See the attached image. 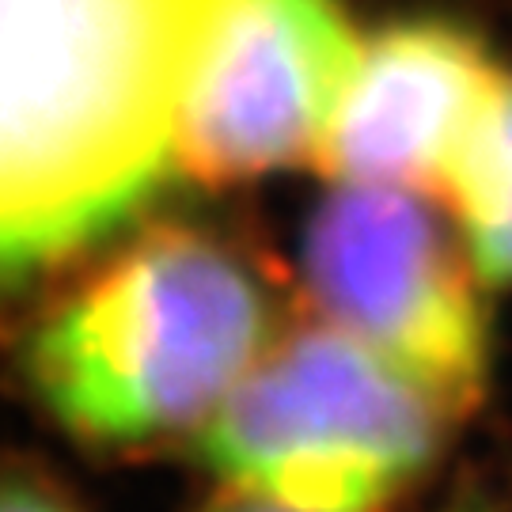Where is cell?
<instances>
[{
    "mask_svg": "<svg viewBox=\"0 0 512 512\" xmlns=\"http://www.w3.org/2000/svg\"><path fill=\"white\" fill-rule=\"evenodd\" d=\"M198 0H0V281L129 217L171 164Z\"/></svg>",
    "mask_w": 512,
    "mask_h": 512,
    "instance_id": "6da1fadb",
    "label": "cell"
},
{
    "mask_svg": "<svg viewBox=\"0 0 512 512\" xmlns=\"http://www.w3.org/2000/svg\"><path fill=\"white\" fill-rule=\"evenodd\" d=\"M270 300L220 243L164 232L69 300L31 349L38 395L76 437L198 433L266 353Z\"/></svg>",
    "mask_w": 512,
    "mask_h": 512,
    "instance_id": "7a4b0ae2",
    "label": "cell"
},
{
    "mask_svg": "<svg viewBox=\"0 0 512 512\" xmlns=\"http://www.w3.org/2000/svg\"><path fill=\"white\" fill-rule=\"evenodd\" d=\"M448 410L338 327L266 349L194 433L228 494L293 512H376L433 471Z\"/></svg>",
    "mask_w": 512,
    "mask_h": 512,
    "instance_id": "3957f363",
    "label": "cell"
},
{
    "mask_svg": "<svg viewBox=\"0 0 512 512\" xmlns=\"http://www.w3.org/2000/svg\"><path fill=\"white\" fill-rule=\"evenodd\" d=\"M448 232L399 186L338 183L304 236V277L330 327L384 357L448 414L486 384V315Z\"/></svg>",
    "mask_w": 512,
    "mask_h": 512,
    "instance_id": "277c9868",
    "label": "cell"
},
{
    "mask_svg": "<svg viewBox=\"0 0 512 512\" xmlns=\"http://www.w3.org/2000/svg\"><path fill=\"white\" fill-rule=\"evenodd\" d=\"M357 54L361 42L334 0H198L171 160L202 183L315 160Z\"/></svg>",
    "mask_w": 512,
    "mask_h": 512,
    "instance_id": "5b68a950",
    "label": "cell"
},
{
    "mask_svg": "<svg viewBox=\"0 0 512 512\" xmlns=\"http://www.w3.org/2000/svg\"><path fill=\"white\" fill-rule=\"evenodd\" d=\"M497 76L478 38L452 23H395L361 42L315 164L338 183L440 190Z\"/></svg>",
    "mask_w": 512,
    "mask_h": 512,
    "instance_id": "8992f818",
    "label": "cell"
},
{
    "mask_svg": "<svg viewBox=\"0 0 512 512\" xmlns=\"http://www.w3.org/2000/svg\"><path fill=\"white\" fill-rule=\"evenodd\" d=\"M440 190L456 209L478 281L512 285V80L497 76Z\"/></svg>",
    "mask_w": 512,
    "mask_h": 512,
    "instance_id": "52a82bcc",
    "label": "cell"
},
{
    "mask_svg": "<svg viewBox=\"0 0 512 512\" xmlns=\"http://www.w3.org/2000/svg\"><path fill=\"white\" fill-rule=\"evenodd\" d=\"M0 512H80L50 482L27 471H0Z\"/></svg>",
    "mask_w": 512,
    "mask_h": 512,
    "instance_id": "ba28073f",
    "label": "cell"
},
{
    "mask_svg": "<svg viewBox=\"0 0 512 512\" xmlns=\"http://www.w3.org/2000/svg\"><path fill=\"white\" fill-rule=\"evenodd\" d=\"M209 512H293V509H281V505H266V501H251V497H228L224 505H213Z\"/></svg>",
    "mask_w": 512,
    "mask_h": 512,
    "instance_id": "9c48e42d",
    "label": "cell"
}]
</instances>
